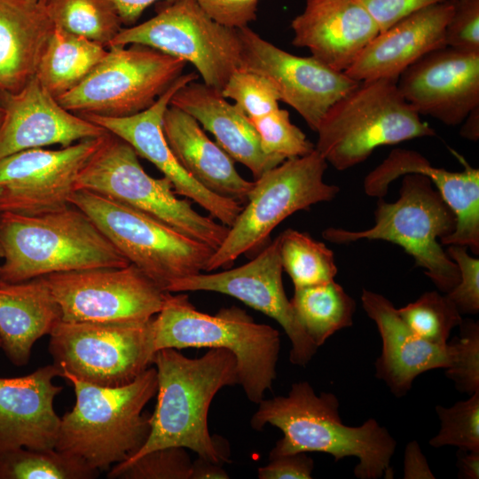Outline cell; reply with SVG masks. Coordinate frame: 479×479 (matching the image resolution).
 <instances>
[{"mask_svg": "<svg viewBox=\"0 0 479 479\" xmlns=\"http://www.w3.org/2000/svg\"><path fill=\"white\" fill-rule=\"evenodd\" d=\"M257 404L251 427L261 431L270 424L283 433L269 459L318 452L330 454L335 462L345 457L357 458L354 475L359 479L392 475L390 461L396 439L374 419L357 427L343 424L334 394L322 392L318 396L309 382L300 381L292 384L287 396L263 398Z\"/></svg>", "mask_w": 479, "mask_h": 479, "instance_id": "6da1fadb", "label": "cell"}, {"mask_svg": "<svg viewBox=\"0 0 479 479\" xmlns=\"http://www.w3.org/2000/svg\"><path fill=\"white\" fill-rule=\"evenodd\" d=\"M153 364L158 385L150 434L139 451L125 461L155 449L177 446L219 465L229 462L208 431V413L221 389L239 384L235 356L214 348L200 357L189 358L176 349L165 348L155 352Z\"/></svg>", "mask_w": 479, "mask_h": 479, "instance_id": "7a4b0ae2", "label": "cell"}, {"mask_svg": "<svg viewBox=\"0 0 479 479\" xmlns=\"http://www.w3.org/2000/svg\"><path fill=\"white\" fill-rule=\"evenodd\" d=\"M63 378L74 387L75 404L60 418L55 449L98 472L136 454L151 430V414L143 411L157 392L155 367L119 387L98 386L69 374Z\"/></svg>", "mask_w": 479, "mask_h": 479, "instance_id": "3957f363", "label": "cell"}, {"mask_svg": "<svg viewBox=\"0 0 479 479\" xmlns=\"http://www.w3.org/2000/svg\"><path fill=\"white\" fill-rule=\"evenodd\" d=\"M0 240V279L5 283L130 264L95 224L73 205L37 216L1 213Z\"/></svg>", "mask_w": 479, "mask_h": 479, "instance_id": "277c9868", "label": "cell"}, {"mask_svg": "<svg viewBox=\"0 0 479 479\" xmlns=\"http://www.w3.org/2000/svg\"><path fill=\"white\" fill-rule=\"evenodd\" d=\"M154 346L222 348L236 358L239 384L249 401L258 404L277 376L280 337L277 329L256 323L244 310L231 306L216 315L199 311L187 294L167 293L153 318Z\"/></svg>", "mask_w": 479, "mask_h": 479, "instance_id": "5b68a950", "label": "cell"}, {"mask_svg": "<svg viewBox=\"0 0 479 479\" xmlns=\"http://www.w3.org/2000/svg\"><path fill=\"white\" fill-rule=\"evenodd\" d=\"M316 132L315 149L337 170L364 162L381 145L436 135L392 79L359 82L328 109Z\"/></svg>", "mask_w": 479, "mask_h": 479, "instance_id": "8992f818", "label": "cell"}, {"mask_svg": "<svg viewBox=\"0 0 479 479\" xmlns=\"http://www.w3.org/2000/svg\"><path fill=\"white\" fill-rule=\"evenodd\" d=\"M433 184L425 174H406L395 202L379 199L371 228L352 232L329 227L322 236L336 244L359 240L394 243L413 258L440 292L446 294L459 283V271L438 240L454 231L456 217Z\"/></svg>", "mask_w": 479, "mask_h": 479, "instance_id": "52a82bcc", "label": "cell"}, {"mask_svg": "<svg viewBox=\"0 0 479 479\" xmlns=\"http://www.w3.org/2000/svg\"><path fill=\"white\" fill-rule=\"evenodd\" d=\"M137 156L126 141L107 132L81 169L75 191H90L132 207L217 249L229 227L177 198L169 179L148 175Z\"/></svg>", "mask_w": 479, "mask_h": 479, "instance_id": "ba28073f", "label": "cell"}, {"mask_svg": "<svg viewBox=\"0 0 479 479\" xmlns=\"http://www.w3.org/2000/svg\"><path fill=\"white\" fill-rule=\"evenodd\" d=\"M69 202L164 292L177 279L205 271L215 251L140 210L96 192L76 190Z\"/></svg>", "mask_w": 479, "mask_h": 479, "instance_id": "9c48e42d", "label": "cell"}, {"mask_svg": "<svg viewBox=\"0 0 479 479\" xmlns=\"http://www.w3.org/2000/svg\"><path fill=\"white\" fill-rule=\"evenodd\" d=\"M327 162L315 149L287 160L255 179L247 205L206 265V271L230 266L263 244L272 230L292 214L330 201L340 188L324 181Z\"/></svg>", "mask_w": 479, "mask_h": 479, "instance_id": "30bf717a", "label": "cell"}, {"mask_svg": "<svg viewBox=\"0 0 479 479\" xmlns=\"http://www.w3.org/2000/svg\"><path fill=\"white\" fill-rule=\"evenodd\" d=\"M153 318L126 322L60 320L50 334L49 351L62 376L103 387L127 385L153 364Z\"/></svg>", "mask_w": 479, "mask_h": 479, "instance_id": "8fae6325", "label": "cell"}, {"mask_svg": "<svg viewBox=\"0 0 479 479\" xmlns=\"http://www.w3.org/2000/svg\"><path fill=\"white\" fill-rule=\"evenodd\" d=\"M186 64L146 45H112L79 85L56 99L78 115L130 116L153 105Z\"/></svg>", "mask_w": 479, "mask_h": 479, "instance_id": "7c38bea8", "label": "cell"}, {"mask_svg": "<svg viewBox=\"0 0 479 479\" xmlns=\"http://www.w3.org/2000/svg\"><path fill=\"white\" fill-rule=\"evenodd\" d=\"M151 19L122 27L112 45L138 43L191 63L202 82L222 90L240 67L239 28L211 19L196 0H165Z\"/></svg>", "mask_w": 479, "mask_h": 479, "instance_id": "4fadbf2b", "label": "cell"}, {"mask_svg": "<svg viewBox=\"0 0 479 479\" xmlns=\"http://www.w3.org/2000/svg\"><path fill=\"white\" fill-rule=\"evenodd\" d=\"M63 321L126 322L153 318L167 292L134 264L43 276Z\"/></svg>", "mask_w": 479, "mask_h": 479, "instance_id": "5bb4252c", "label": "cell"}, {"mask_svg": "<svg viewBox=\"0 0 479 479\" xmlns=\"http://www.w3.org/2000/svg\"><path fill=\"white\" fill-rule=\"evenodd\" d=\"M104 136L58 150H23L2 159L0 214L37 216L70 206L77 177Z\"/></svg>", "mask_w": 479, "mask_h": 479, "instance_id": "9a60e30c", "label": "cell"}, {"mask_svg": "<svg viewBox=\"0 0 479 479\" xmlns=\"http://www.w3.org/2000/svg\"><path fill=\"white\" fill-rule=\"evenodd\" d=\"M240 67L271 78L280 101L294 108L316 132L328 109L359 82L312 56L300 57L262 38L248 27L239 28Z\"/></svg>", "mask_w": 479, "mask_h": 479, "instance_id": "2e32d148", "label": "cell"}, {"mask_svg": "<svg viewBox=\"0 0 479 479\" xmlns=\"http://www.w3.org/2000/svg\"><path fill=\"white\" fill-rule=\"evenodd\" d=\"M282 271L276 238L250 262L217 273L200 272L177 279L169 287L168 293L210 291L240 300L280 325L292 345L290 362L304 366L318 348L311 342L294 313L284 289Z\"/></svg>", "mask_w": 479, "mask_h": 479, "instance_id": "e0dca14e", "label": "cell"}, {"mask_svg": "<svg viewBox=\"0 0 479 479\" xmlns=\"http://www.w3.org/2000/svg\"><path fill=\"white\" fill-rule=\"evenodd\" d=\"M198 78L195 72L182 74L153 105L130 116H81L126 141L137 155L152 162L169 179L177 194L192 200L213 218L231 227L242 210L241 203L208 190L192 178L175 157L162 130L163 115L172 96L182 86Z\"/></svg>", "mask_w": 479, "mask_h": 479, "instance_id": "ac0fdd59", "label": "cell"}, {"mask_svg": "<svg viewBox=\"0 0 479 479\" xmlns=\"http://www.w3.org/2000/svg\"><path fill=\"white\" fill-rule=\"evenodd\" d=\"M397 85L420 115L458 126L479 106V53L447 46L432 51L408 67Z\"/></svg>", "mask_w": 479, "mask_h": 479, "instance_id": "d6986e66", "label": "cell"}, {"mask_svg": "<svg viewBox=\"0 0 479 479\" xmlns=\"http://www.w3.org/2000/svg\"><path fill=\"white\" fill-rule=\"evenodd\" d=\"M4 109L0 125V161L15 153L59 145L69 146L107 131L63 107L33 77L15 93L0 94Z\"/></svg>", "mask_w": 479, "mask_h": 479, "instance_id": "ffe728a7", "label": "cell"}, {"mask_svg": "<svg viewBox=\"0 0 479 479\" xmlns=\"http://www.w3.org/2000/svg\"><path fill=\"white\" fill-rule=\"evenodd\" d=\"M411 173L428 176L455 215V229L441 244L465 246L478 255L479 169L467 165L463 171H449L434 167L419 152L395 148L365 177L364 191L370 197L383 198L394 180Z\"/></svg>", "mask_w": 479, "mask_h": 479, "instance_id": "44dd1931", "label": "cell"}, {"mask_svg": "<svg viewBox=\"0 0 479 479\" xmlns=\"http://www.w3.org/2000/svg\"><path fill=\"white\" fill-rule=\"evenodd\" d=\"M53 364L14 378H0V455L14 449H55L60 418L53 402L62 387Z\"/></svg>", "mask_w": 479, "mask_h": 479, "instance_id": "7402d4cb", "label": "cell"}, {"mask_svg": "<svg viewBox=\"0 0 479 479\" xmlns=\"http://www.w3.org/2000/svg\"><path fill=\"white\" fill-rule=\"evenodd\" d=\"M453 12L445 0L417 10L381 31L344 73L357 82L392 79L427 53L445 45L444 31Z\"/></svg>", "mask_w": 479, "mask_h": 479, "instance_id": "603a6c76", "label": "cell"}, {"mask_svg": "<svg viewBox=\"0 0 479 479\" xmlns=\"http://www.w3.org/2000/svg\"><path fill=\"white\" fill-rule=\"evenodd\" d=\"M293 45L344 72L380 28L357 0H306L290 25Z\"/></svg>", "mask_w": 479, "mask_h": 479, "instance_id": "cb8c5ba5", "label": "cell"}, {"mask_svg": "<svg viewBox=\"0 0 479 479\" xmlns=\"http://www.w3.org/2000/svg\"><path fill=\"white\" fill-rule=\"evenodd\" d=\"M362 306L374 321L382 348L375 361V376L397 397L405 396L420 374L449 367L451 349L431 343L414 334L400 318L397 309L385 296L363 289Z\"/></svg>", "mask_w": 479, "mask_h": 479, "instance_id": "d4e9b609", "label": "cell"}, {"mask_svg": "<svg viewBox=\"0 0 479 479\" xmlns=\"http://www.w3.org/2000/svg\"><path fill=\"white\" fill-rule=\"evenodd\" d=\"M169 105L192 116L234 161L251 171L255 179L281 163L263 152L249 117L220 90L192 81L177 90Z\"/></svg>", "mask_w": 479, "mask_h": 479, "instance_id": "484cf974", "label": "cell"}, {"mask_svg": "<svg viewBox=\"0 0 479 479\" xmlns=\"http://www.w3.org/2000/svg\"><path fill=\"white\" fill-rule=\"evenodd\" d=\"M162 130L175 157L192 178L216 194L247 201L254 181L240 176L232 157L207 136L192 116L169 105Z\"/></svg>", "mask_w": 479, "mask_h": 479, "instance_id": "4316f807", "label": "cell"}, {"mask_svg": "<svg viewBox=\"0 0 479 479\" xmlns=\"http://www.w3.org/2000/svg\"><path fill=\"white\" fill-rule=\"evenodd\" d=\"M54 28L43 5L0 0V94L15 93L35 76Z\"/></svg>", "mask_w": 479, "mask_h": 479, "instance_id": "83f0119b", "label": "cell"}, {"mask_svg": "<svg viewBox=\"0 0 479 479\" xmlns=\"http://www.w3.org/2000/svg\"><path fill=\"white\" fill-rule=\"evenodd\" d=\"M61 318L43 277L0 283V347L12 364L26 365L35 342L50 334Z\"/></svg>", "mask_w": 479, "mask_h": 479, "instance_id": "f1b7e54d", "label": "cell"}, {"mask_svg": "<svg viewBox=\"0 0 479 479\" xmlns=\"http://www.w3.org/2000/svg\"><path fill=\"white\" fill-rule=\"evenodd\" d=\"M106 52L104 45L55 27L35 77L57 98L79 85Z\"/></svg>", "mask_w": 479, "mask_h": 479, "instance_id": "f546056e", "label": "cell"}, {"mask_svg": "<svg viewBox=\"0 0 479 479\" xmlns=\"http://www.w3.org/2000/svg\"><path fill=\"white\" fill-rule=\"evenodd\" d=\"M290 302L302 328L318 348L337 331L353 324L356 302L334 280L295 287Z\"/></svg>", "mask_w": 479, "mask_h": 479, "instance_id": "4dcf8cb0", "label": "cell"}, {"mask_svg": "<svg viewBox=\"0 0 479 479\" xmlns=\"http://www.w3.org/2000/svg\"><path fill=\"white\" fill-rule=\"evenodd\" d=\"M44 8L55 27L106 48L123 27L113 0H50Z\"/></svg>", "mask_w": 479, "mask_h": 479, "instance_id": "1f68e13d", "label": "cell"}, {"mask_svg": "<svg viewBox=\"0 0 479 479\" xmlns=\"http://www.w3.org/2000/svg\"><path fill=\"white\" fill-rule=\"evenodd\" d=\"M285 271L295 287H310L334 280L337 274L334 252L323 242L293 229L277 238Z\"/></svg>", "mask_w": 479, "mask_h": 479, "instance_id": "d6a6232c", "label": "cell"}, {"mask_svg": "<svg viewBox=\"0 0 479 479\" xmlns=\"http://www.w3.org/2000/svg\"><path fill=\"white\" fill-rule=\"evenodd\" d=\"M98 474L56 449L18 448L0 455V479H92Z\"/></svg>", "mask_w": 479, "mask_h": 479, "instance_id": "836d02e7", "label": "cell"}, {"mask_svg": "<svg viewBox=\"0 0 479 479\" xmlns=\"http://www.w3.org/2000/svg\"><path fill=\"white\" fill-rule=\"evenodd\" d=\"M397 312L414 334L440 346L447 344L452 330L463 320L455 304L438 291L425 292Z\"/></svg>", "mask_w": 479, "mask_h": 479, "instance_id": "e575fe53", "label": "cell"}, {"mask_svg": "<svg viewBox=\"0 0 479 479\" xmlns=\"http://www.w3.org/2000/svg\"><path fill=\"white\" fill-rule=\"evenodd\" d=\"M249 119L258 134L263 152L281 163L315 150V145L291 122L286 109L279 107L264 115Z\"/></svg>", "mask_w": 479, "mask_h": 479, "instance_id": "d590c367", "label": "cell"}, {"mask_svg": "<svg viewBox=\"0 0 479 479\" xmlns=\"http://www.w3.org/2000/svg\"><path fill=\"white\" fill-rule=\"evenodd\" d=\"M192 461L185 448L155 449L131 461L114 465L110 479H191Z\"/></svg>", "mask_w": 479, "mask_h": 479, "instance_id": "8d00e7d4", "label": "cell"}, {"mask_svg": "<svg viewBox=\"0 0 479 479\" xmlns=\"http://www.w3.org/2000/svg\"><path fill=\"white\" fill-rule=\"evenodd\" d=\"M440 429L429 440L434 448L446 445L461 450L479 451V391L451 407L436 406Z\"/></svg>", "mask_w": 479, "mask_h": 479, "instance_id": "74e56055", "label": "cell"}, {"mask_svg": "<svg viewBox=\"0 0 479 479\" xmlns=\"http://www.w3.org/2000/svg\"><path fill=\"white\" fill-rule=\"evenodd\" d=\"M234 101L249 118L259 117L278 109L280 96L275 82L263 75L239 67L221 90Z\"/></svg>", "mask_w": 479, "mask_h": 479, "instance_id": "f35d334b", "label": "cell"}, {"mask_svg": "<svg viewBox=\"0 0 479 479\" xmlns=\"http://www.w3.org/2000/svg\"><path fill=\"white\" fill-rule=\"evenodd\" d=\"M459 326V335L448 342L452 359L445 376L459 392L470 396L479 391V324L466 319Z\"/></svg>", "mask_w": 479, "mask_h": 479, "instance_id": "ab89813d", "label": "cell"}, {"mask_svg": "<svg viewBox=\"0 0 479 479\" xmlns=\"http://www.w3.org/2000/svg\"><path fill=\"white\" fill-rule=\"evenodd\" d=\"M446 253L457 264L459 283L445 294L462 314L479 311V259L468 253L465 246H447Z\"/></svg>", "mask_w": 479, "mask_h": 479, "instance_id": "60d3db41", "label": "cell"}, {"mask_svg": "<svg viewBox=\"0 0 479 479\" xmlns=\"http://www.w3.org/2000/svg\"><path fill=\"white\" fill-rule=\"evenodd\" d=\"M453 12L444 31L447 47L479 53V0H453Z\"/></svg>", "mask_w": 479, "mask_h": 479, "instance_id": "b9f144b4", "label": "cell"}, {"mask_svg": "<svg viewBox=\"0 0 479 479\" xmlns=\"http://www.w3.org/2000/svg\"><path fill=\"white\" fill-rule=\"evenodd\" d=\"M215 21L225 27L242 28L256 19L260 0H196Z\"/></svg>", "mask_w": 479, "mask_h": 479, "instance_id": "7bdbcfd3", "label": "cell"}, {"mask_svg": "<svg viewBox=\"0 0 479 479\" xmlns=\"http://www.w3.org/2000/svg\"><path fill=\"white\" fill-rule=\"evenodd\" d=\"M373 19L380 32L410 13L445 0H357Z\"/></svg>", "mask_w": 479, "mask_h": 479, "instance_id": "ee69618b", "label": "cell"}, {"mask_svg": "<svg viewBox=\"0 0 479 479\" xmlns=\"http://www.w3.org/2000/svg\"><path fill=\"white\" fill-rule=\"evenodd\" d=\"M260 467L259 479H310L314 469L313 459L306 452H297L269 459Z\"/></svg>", "mask_w": 479, "mask_h": 479, "instance_id": "f6af8a7d", "label": "cell"}, {"mask_svg": "<svg viewBox=\"0 0 479 479\" xmlns=\"http://www.w3.org/2000/svg\"><path fill=\"white\" fill-rule=\"evenodd\" d=\"M404 479H435L433 472L417 441L409 442L404 453Z\"/></svg>", "mask_w": 479, "mask_h": 479, "instance_id": "bcb514c9", "label": "cell"}, {"mask_svg": "<svg viewBox=\"0 0 479 479\" xmlns=\"http://www.w3.org/2000/svg\"><path fill=\"white\" fill-rule=\"evenodd\" d=\"M160 0H113L122 24L135 25L146 8Z\"/></svg>", "mask_w": 479, "mask_h": 479, "instance_id": "7dc6e473", "label": "cell"}, {"mask_svg": "<svg viewBox=\"0 0 479 479\" xmlns=\"http://www.w3.org/2000/svg\"><path fill=\"white\" fill-rule=\"evenodd\" d=\"M458 477L461 479L479 478V451L459 449L457 452Z\"/></svg>", "mask_w": 479, "mask_h": 479, "instance_id": "c3c4849f", "label": "cell"}, {"mask_svg": "<svg viewBox=\"0 0 479 479\" xmlns=\"http://www.w3.org/2000/svg\"><path fill=\"white\" fill-rule=\"evenodd\" d=\"M229 475L222 465L199 456L192 461L191 479H228Z\"/></svg>", "mask_w": 479, "mask_h": 479, "instance_id": "681fc988", "label": "cell"}, {"mask_svg": "<svg viewBox=\"0 0 479 479\" xmlns=\"http://www.w3.org/2000/svg\"><path fill=\"white\" fill-rule=\"evenodd\" d=\"M460 124V136L470 141H477L479 138V106L471 110Z\"/></svg>", "mask_w": 479, "mask_h": 479, "instance_id": "f907efd6", "label": "cell"}, {"mask_svg": "<svg viewBox=\"0 0 479 479\" xmlns=\"http://www.w3.org/2000/svg\"><path fill=\"white\" fill-rule=\"evenodd\" d=\"M29 1L44 6L50 0H29Z\"/></svg>", "mask_w": 479, "mask_h": 479, "instance_id": "816d5d0a", "label": "cell"}, {"mask_svg": "<svg viewBox=\"0 0 479 479\" xmlns=\"http://www.w3.org/2000/svg\"><path fill=\"white\" fill-rule=\"evenodd\" d=\"M3 115H4V109H3V106L0 103V125H1V122H2V120H3Z\"/></svg>", "mask_w": 479, "mask_h": 479, "instance_id": "f5cc1de1", "label": "cell"}, {"mask_svg": "<svg viewBox=\"0 0 479 479\" xmlns=\"http://www.w3.org/2000/svg\"><path fill=\"white\" fill-rule=\"evenodd\" d=\"M2 259H3V248H2V244H1V240H0V265H1V263H2ZM0 283H2L1 279H0Z\"/></svg>", "mask_w": 479, "mask_h": 479, "instance_id": "db71d44e", "label": "cell"}, {"mask_svg": "<svg viewBox=\"0 0 479 479\" xmlns=\"http://www.w3.org/2000/svg\"><path fill=\"white\" fill-rule=\"evenodd\" d=\"M0 346H1V340H0Z\"/></svg>", "mask_w": 479, "mask_h": 479, "instance_id": "11a10c76", "label": "cell"}, {"mask_svg": "<svg viewBox=\"0 0 479 479\" xmlns=\"http://www.w3.org/2000/svg\"><path fill=\"white\" fill-rule=\"evenodd\" d=\"M451 1H453V0H451Z\"/></svg>", "mask_w": 479, "mask_h": 479, "instance_id": "9f6ffc18", "label": "cell"}]
</instances>
